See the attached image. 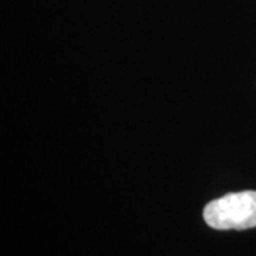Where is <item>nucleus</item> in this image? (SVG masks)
<instances>
[{
  "instance_id": "obj_1",
  "label": "nucleus",
  "mask_w": 256,
  "mask_h": 256,
  "mask_svg": "<svg viewBox=\"0 0 256 256\" xmlns=\"http://www.w3.org/2000/svg\"><path fill=\"white\" fill-rule=\"evenodd\" d=\"M204 220L220 230H244L256 226V191L228 194L210 201L204 210Z\"/></svg>"
}]
</instances>
